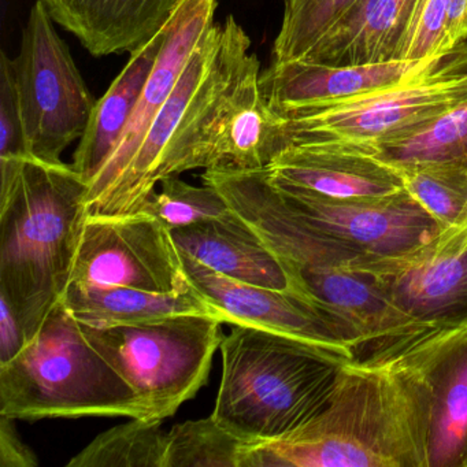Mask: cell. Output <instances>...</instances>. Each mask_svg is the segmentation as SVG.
<instances>
[{"mask_svg":"<svg viewBox=\"0 0 467 467\" xmlns=\"http://www.w3.org/2000/svg\"><path fill=\"white\" fill-rule=\"evenodd\" d=\"M466 327L436 325L341 363L321 411L248 444L242 467H429L431 371Z\"/></svg>","mask_w":467,"mask_h":467,"instance_id":"cell-1","label":"cell"},{"mask_svg":"<svg viewBox=\"0 0 467 467\" xmlns=\"http://www.w3.org/2000/svg\"><path fill=\"white\" fill-rule=\"evenodd\" d=\"M212 185L272 251L289 289L310 303L358 357L436 325L415 321L366 269L373 256L297 217L262 171H204Z\"/></svg>","mask_w":467,"mask_h":467,"instance_id":"cell-2","label":"cell"},{"mask_svg":"<svg viewBox=\"0 0 467 467\" xmlns=\"http://www.w3.org/2000/svg\"><path fill=\"white\" fill-rule=\"evenodd\" d=\"M88 182L72 165L26 158L0 185V297L32 340L72 280Z\"/></svg>","mask_w":467,"mask_h":467,"instance_id":"cell-3","label":"cell"},{"mask_svg":"<svg viewBox=\"0 0 467 467\" xmlns=\"http://www.w3.org/2000/svg\"><path fill=\"white\" fill-rule=\"evenodd\" d=\"M250 36L234 16L217 24L204 80L158 163V185L188 171H262L288 147L284 119L267 102Z\"/></svg>","mask_w":467,"mask_h":467,"instance_id":"cell-4","label":"cell"},{"mask_svg":"<svg viewBox=\"0 0 467 467\" xmlns=\"http://www.w3.org/2000/svg\"><path fill=\"white\" fill-rule=\"evenodd\" d=\"M213 417L248 444L280 439L318 414L343 358L306 341L232 325L220 347Z\"/></svg>","mask_w":467,"mask_h":467,"instance_id":"cell-5","label":"cell"},{"mask_svg":"<svg viewBox=\"0 0 467 467\" xmlns=\"http://www.w3.org/2000/svg\"><path fill=\"white\" fill-rule=\"evenodd\" d=\"M0 415L13 420L146 418L138 392L59 303L42 329L0 365Z\"/></svg>","mask_w":467,"mask_h":467,"instance_id":"cell-6","label":"cell"},{"mask_svg":"<svg viewBox=\"0 0 467 467\" xmlns=\"http://www.w3.org/2000/svg\"><path fill=\"white\" fill-rule=\"evenodd\" d=\"M467 100V40L407 80L324 110L284 119L292 144H324L374 155L411 138Z\"/></svg>","mask_w":467,"mask_h":467,"instance_id":"cell-7","label":"cell"},{"mask_svg":"<svg viewBox=\"0 0 467 467\" xmlns=\"http://www.w3.org/2000/svg\"><path fill=\"white\" fill-rule=\"evenodd\" d=\"M81 325L87 337L138 392L146 410L144 420L173 417L195 398L209 381L223 340V322L204 314L128 327Z\"/></svg>","mask_w":467,"mask_h":467,"instance_id":"cell-8","label":"cell"},{"mask_svg":"<svg viewBox=\"0 0 467 467\" xmlns=\"http://www.w3.org/2000/svg\"><path fill=\"white\" fill-rule=\"evenodd\" d=\"M57 26L37 0L10 58L29 158L48 163L62 162V152L83 138L97 105Z\"/></svg>","mask_w":467,"mask_h":467,"instance_id":"cell-9","label":"cell"},{"mask_svg":"<svg viewBox=\"0 0 467 467\" xmlns=\"http://www.w3.org/2000/svg\"><path fill=\"white\" fill-rule=\"evenodd\" d=\"M69 286L143 289L173 294L190 289L171 232L154 215H87Z\"/></svg>","mask_w":467,"mask_h":467,"instance_id":"cell-10","label":"cell"},{"mask_svg":"<svg viewBox=\"0 0 467 467\" xmlns=\"http://www.w3.org/2000/svg\"><path fill=\"white\" fill-rule=\"evenodd\" d=\"M272 184L308 225L373 258L406 253L441 231L406 191L388 196L327 198Z\"/></svg>","mask_w":467,"mask_h":467,"instance_id":"cell-11","label":"cell"},{"mask_svg":"<svg viewBox=\"0 0 467 467\" xmlns=\"http://www.w3.org/2000/svg\"><path fill=\"white\" fill-rule=\"evenodd\" d=\"M366 269L396 306L425 325L467 322V221L406 253L368 258Z\"/></svg>","mask_w":467,"mask_h":467,"instance_id":"cell-12","label":"cell"},{"mask_svg":"<svg viewBox=\"0 0 467 467\" xmlns=\"http://www.w3.org/2000/svg\"><path fill=\"white\" fill-rule=\"evenodd\" d=\"M182 253V251H180ZM191 285L217 311L223 324L259 327L321 347L346 360L354 348L310 303L291 289L250 285L225 277L182 253Z\"/></svg>","mask_w":467,"mask_h":467,"instance_id":"cell-13","label":"cell"},{"mask_svg":"<svg viewBox=\"0 0 467 467\" xmlns=\"http://www.w3.org/2000/svg\"><path fill=\"white\" fill-rule=\"evenodd\" d=\"M218 0H184L166 26L162 50L144 87L140 102L116 149L88 184L87 209L102 198L121 176L171 97L199 43L215 26Z\"/></svg>","mask_w":467,"mask_h":467,"instance_id":"cell-14","label":"cell"},{"mask_svg":"<svg viewBox=\"0 0 467 467\" xmlns=\"http://www.w3.org/2000/svg\"><path fill=\"white\" fill-rule=\"evenodd\" d=\"M434 58L355 67H333L306 59L272 62L262 72V87L270 108L283 119H294L396 86L425 69Z\"/></svg>","mask_w":467,"mask_h":467,"instance_id":"cell-15","label":"cell"},{"mask_svg":"<svg viewBox=\"0 0 467 467\" xmlns=\"http://www.w3.org/2000/svg\"><path fill=\"white\" fill-rule=\"evenodd\" d=\"M270 182L327 198L388 196L404 191L389 163L324 144H292L266 169Z\"/></svg>","mask_w":467,"mask_h":467,"instance_id":"cell-16","label":"cell"},{"mask_svg":"<svg viewBox=\"0 0 467 467\" xmlns=\"http://www.w3.org/2000/svg\"><path fill=\"white\" fill-rule=\"evenodd\" d=\"M94 57L132 53L165 28L184 0H42Z\"/></svg>","mask_w":467,"mask_h":467,"instance_id":"cell-17","label":"cell"},{"mask_svg":"<svg viewBox=\"0 0 467 467\" xmlns=\"http://www.w3.org/2000/svg\"><path fill=\"white\" fill-rule=\"evenodd\" d=\"M420 0H357L306 61L333 67L401 59Z\"/></svg>","mask_w":467,"mask_h":467,"instance_id":"cell-18","label":"cell"},{"mask_svg":"<svg viewBox=\"0 0 467 467\" xmlns=\"http://www.w3.org/2000/svg\"><path fill=\"white\" fill-rule=\"evenodd\" d=\"M182 253L232 280L273 289H289L288 278L272 251L234 212L171 232Z\"/></svg>","mask_w":467,"mask_h":467,"instance_id":"cell-19","label":"cell"},{"mask_svg":"<svg viewBox=\"0 0 467 467\" xmlns=\"http://www.w3.org/2000/svg\"><path fill=\"white\" fill-rule=\"evenodd\" d=\"M165 37L166 26L149 42L132 51L130 61L109 87L108 92L97 100L72 162L75 171L88 184L105 165L127 130L162 50Z\"/></svg>","mask_w":467,"mask_h":467,"instance_id":"cell-20","label":"cell"},{"mask_svg":"<svg viewBox=\"0 0 467 467\" xmlns=\"http://www.w3.org/2000/svg\"><path fill=\"white\" fill-rule=\"evenodd\" d=\"M62 303L78 321L94 327L150 324L185 314H204L220 318L217 311L193 286L173 294L124 286H69Z\"/></svg>","mask_w":467,"mask_h":467,"instance_id":"cell-21","label":"cell"},{"mask_svg":"<svg viewBox=\"0 0 467 467\" xmlns=\"http://www.w3.org/2000/svg\"><path fill=\"white\" fill-rule=\"evenodd\" d=\"M429 467H467V327L431 371Z\"/></svg>","mask_w":467,"mask_h":467,"instance_id":"cell-22","label":"cell"},{"mask_svg":"<svg viewBox=\"0 0 467 467\" xmlns=\"http://www.w3.org/2000/svg\"><path fill=\"white\" fill-rule=\"evenodd\" d=\"M169 431L162 420L130 418L95 437L67 467H166Z\"/></svg>","mask_w":467,"mask_h":467,"instance_id":"cell-23","label":"cell"},{"mask_svg":"<svg viewBox=\"0 0 467 467\" xmlns=\"http://www.w3.org/2000/svg\"><path fill=\"white\" fill-rule=\"evenodd\" d=\"M392 166L404 191L441 229L459 223L467 206V162Z\"/></svg>","mask_w":467,"mask_h":467,"instance_id":"cell-24","label":"cell"},{"mask_svg":"<svg viewBox=\"0 0 467 467\" xmlns=\"http://www.w3.org/2000/svg\"><path fill=\"white\" fill-rule=\"evenodd\" d=\"M373 157L395 166L467 162V100L411 138L382 147Z\"/></svg>","mask_w":467,"mask_h":467,"instance_id":"cell-25","label":"cell"},{"mask_svg":"<svg viewBox=\"0 0 467 467\" xmlns=\"http://www.w3.org/2000/svg\"><path fill=\"white\" fill-rule=\"evenodd\" d=\"M247 445L213 415L185 420L169 431L166 467H242Z\"/></svg>","mask_w":467,"mask_h":467,"instance_id":"cell-26","label":"cell"},{"mask_svg":"<svg viewBox=\"0 0 467 467\" xmlns=\"http://www.w3.org/2000/svg\"><path fill=\"white\" fill-rule=\"evenodd\" d=\"M357 0H284L272 62L303 59Z\"/></svg>","mask_w":467,"mask_h":467,"instance_id":"cell-27","label":"cell"},{"mask_svg":"<svg viewBox=\"0 0 467 467\" xmlns=\"http://www.w3.org/2000/svg\"><path fill=\"white\" fill-rule=\"evenodd\" d=\"M160 185L161 190L155 191L140 210L154 215L171 232L234 214V210L212 185L195 187L179 176L166 177Z\"/></svg>","mask_w":467,"mask_h":467,"instance_id":"cell-28","label":"cell"},{"mask_svg":"<svg viewBox=\"0 0 467 467\" xmlns=\"http://www.w3.org/2000/svg\"><path fill=\"white\" fill-rule=\"evenodd\" d=\"M29 158L26 133L18 109L10 57L0 58V184L15 179L21 163Z\"/></svg>","mask_w":467,"mask_h":467,"instance_id":"cell-29","label":"cell"},{"mask_svg":"<svg viewBox=\"0 0 467 467\" xmlns=\"http://www.w3.org/2000/svg\"><path fill=\"white\" fill-rule=\"evenodd\" d=\"M447 0H420L404 43L401 59L422 61L445 50Z\"/></svg>","mask_w":467,"mask_h":467,"instance_id":"cell-30","label":"cell"},{"mask_svg":"<svg viewBox=\"0 0 467 467\" xmlns=\"http://www.w3.org/2000/svg\"><path fill=\"white\" fill-rule=\"evenodd\" d=\"M15 420L0 415V467H36V455L18 436Z\"/></svg>","mask_w":467,"mask_h":467,"instance_id":"cell-31","label":"cell"},{"mask_svg":"<svg viewBox=\"0 0 467 467\" xmlns=\"http://www.w3.org/2000/svg\"><path fill=\"white\" fill-rule=\"evenodd\" d=\"M26 344L28 340L17 314L6 299L0 297V365L15 359Z\"/></svg>","mask_w":467,"mask_h":467,"instance_id":"cell-32","label":"cell"},{"mask_svg":"<svg viewBox=\"0 0 467 467\" xmlns=\"http://www.w3.org/2000/svg\"><path fill=\"white\" fill-rule=\"evenodd\" d=\"M467 40V0H447L445 50L450 51Z\"/></svg>","mask_w":467,"mask_h":467,"instance_id":"cell-33","label":"cell"},{"mask_svg":"<svg viewBox=\"0 0 467 467\" xmlns=\"http://www.w3.org/2000/svg\"><path fill=\"white\" fill-rule=\"evenodd\" d=\"M461 221H467V206L466 210H464L463 215H462L461 220H459V223H461Z\"/></svg>","mask_w":467,"mask_h":467,"instance_id":"cell-34","label":"cell"}]
</instances>
